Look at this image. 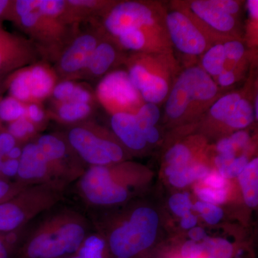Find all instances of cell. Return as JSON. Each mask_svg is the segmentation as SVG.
<instances>
[{
    "label": "cell",
    "instance_id": "6da1fadb",
    "mask_svg": "<svg viewBox=\"0 0 258 258\" xmlns=\"http://www.w3.org/2000/svg\"><path fill=\"white\" fill-rule=\"evenodd\" d=\"M52 210L18 241L17 258H62L82 248L89 238L83 214L69 208Z\"/></svg>",
    "mask_w": 258,
    "mask_h": 258
},
{
    "label": "cell",
    "instance_id": "7a4b0ae2",
    "mask_svg": "<svg viewBox=\"0 0 258 258\" xmlns=\"http://www.w3.org/2000/svg\"><path fill=\"white\" fill-rule=\"evenodd\" d=\"M66 187L60 182L29 185L0 203V234L19 233L37 217L55 208L63 199Z\"/></svg>",
    "mask_w": 258,
    "mask_h": 258
},
{
    "label": "cell",
    "instance_id": "3957f363",
    "mask_svg": "<svg viewBox=\"0 0 258 258\" xmlns=\"http://www.w3.org/2000/svg\"><path fill=\"white\" fill-rule=\"evenodd\" d=\"M217 93V83L202 68H187L171 88L166 103V114L171 119H179L191 111L192 106L209 104Z\"/></svg>",
    "mask_w": 258,
    "mask_h": 258
},
{
    "label": "cell",
    "instance_id": "277c9868",
    "mask_svg": "<svg viewBox=\"0 0 258 258\" xmlns=\"http://www.w3.org/2000/svg\"><path fill=\"white\" fill-rule=\"evenodd\" d=\"M159 217L150 208L134 210L128 220L110 233L108 244L115 258H132L150 247L157 235Z\"/></svg>",
    "mask_w": 258,
    "mask_h": 258
},
{
    "label": "cell",
    "instance_id": "5b68a950",
    "mask_svg": "<svg viewBox=\"0 0 258 258\" xmlns=\"http://www.w3.org/2000/svg\"><path fill=\"white\" fill-rule=\"evenodd\" d=\"M66 139L78 157L89 166H109L120 162L124 156L123 149L116 142L88 124L72 127Z\"/></svg>",
    "mask_w": 258,
    "mask_h": 258
},
{
    "label": "cell",
    "instance_id": "8992f818",
    "mask_svg": "<svg viewBox=\"0 0 258 258\" xmlns=\"http://www.w3.org/2000/svg\"><path fill=\"white\" fill-rule=\"evenodd\" d=\"M59 182L69 185L83 175L86 169L83 162L70 147L66 139L55 134H45L35 142Z\"/></svg>",
    "mask_w": 258,
    "mask_h": 258
},
{
    "label": "cell",
    "instance_id": "52a82bcc",
    "mask_svg": "<svg viewBox=\"0 0 258 258\" xmlns=\"http://www.w3.org/2000/svg\"><path fill=\"white\" fill-rule=\"evenodd\" d=\"M96 93L100 102L112 114L119 112L135 114L144 104L140 93L124 71L107 74L98 85Z\"/></svg>",
    "mask_w": 258,
    "mask_h": 258
},
{
    "label": "cell",
    "instance_id": "ba28073f",
    "mask_svg": "<svg viewBox=\"0 0 258 258\" xmlns=\"http://www.w3.org/2000/svg\"><path fill=\"white\" fill-rule=\"evenodd\" d=\"M77 192L89 205L105 206L123 203L128 192L112 182L108 166H89L76 181Z\"/></svg>",
    "mask_w": 258,
    "mask_h": 258
},
{
    "label": "cell",
    "instance_id": "9c48e42d",
    "mask_svg": "<svg viewBox=\"0 0 258 258\" xmlns=\"http://www.w3.org/2000/svg\"><path fill=\"white\" fill-rule=\"evenodd\" d=\"M103 26L112 37H117L130 29H142L149 32L158 30V15L152 5L141 2H122L107 13Z\"/></svg>",
    "mask_w": 258,
    "mask_h": 258
},
{
    "label": "cell",
    "instance_id": "30bf717a",
    "mask_svg": "<svg viewBox=\"0 0 258 258\" xmlns=\"http://www.w3.org/2000/svg\"><path fill=\"white\" fill-rule=\"evenodd\" d=\"M165 26L170 41L181 53L202 55L208 47L206 37L188 15L174 10L165 17Z\"/></svg>",
    "mask_w": 258,
    "mask_h": 258
},
{
    "label": "cell",
    "instance_id": "8fae6325",
    "mask_svg": "<svg viewBox=\"0 0 258 258\" xmlns=\"http://www.w3.org/2000/svg\"><path fill=\"white\" fill-rule=\"evenodd\" d=\"M22 149V155L19 159L18 181L28 185L59 182L35 142L26 144Z\"/></svg>",
    "mask_w": 258,
    "mask_h": 258
},
{
    "label": "cell",
    "instance_id": "7c38bea8",
    "mask_svg": "<svg viewBox=\"0 0 258 258\" xmlns=\"http://www.w3.org/2000/svg\"><path fill=\"white\" fill-rule=\"evenodd\" d=\"M98 42L92 34H83L76 37L61 55L59 61L61 72L69 75L83 72Z\"/></svg>",
    "mask_w": 258,
    "mask_h": 258
},
{
    "label": "cell",
    "instance_id": "4fadbf2b",
    "mask_svg": "<svg viewBox=\"0 0 258 258\" xmlns=\"http://www.w3.org/2000/svg\"><path fill=\"white\" fill-rule=\"evenodd\" d=\"M111 125L115 136L128 149L139 151L147 145L143 133L133 113L125 112L113 113Z\"/></svg>",
    "mask_w": 258,
    "mask_h": 258
},
{
    "label": "cell",
    "instance_id": "5bb4252c",
    "mask_svg": "<svg viewBox=\"0 0 258 258\" xmlns=\"http://www.w3.org/2000/svg\"><path fill=\"white\" fill-rule=\"evenodd\" d=\"M190 10L196 18L216 32L232 33L235 30V17L226 14L207 3L206 0H196L190 3Z\"/></svg>",
    "mask_w": 258,
    "mask_h": 258
},
{
    "label": "cell",
    "instance_id": "9a60e30c",
    "mask_svg": "<svg viewBox=\"0 0 258 258\" xmlns=\"http://www.w3.org/2000/svg\"><path fill=\"white\" fill-rule=\"evenodd\" d=\"M28 83L32 103L46 98L55 86V76L47 66L35 64L28 68Z\"/></svg>",
    "mask_w": 258,
    "mask_h": 258
},
{
    "label": "cell",
    "instance_id": "2e32d148",
    "mask_svg": "<svg viewBox=\"0 0 258 258\" xmlns=\"http://www.w3.org/2000/svg\"><path fill=\"white\" fill-rule=\"evenodd\" d=\"M144 62L147 70L143 86L139 93L146 103L157 105L169 96L171 91L169 81L164 76V73L148 66L145 61Z\"/></svg>",
    "mask_w": 258,
    "mask_h": 258
},
{
    "label": "cell",
    "instance_id": "e0dca14e",
    "mask_svg": "<svg viewBox=\"0 0 258 258\" xmlns=\"http://www.w3.org/2000/svg\"><path fill=\"white\" fill-rule=\"evenodd\" d=\"M116 49L111 43L108 42H98L87 67L83 72H86L93 77L103 76L111 69L116 60Z\"/></svg>",
    "mask_w": 258,
    "mask_h": 258
},
{
    "label": "cell",
    "instance_id": "ac0fdd59",
    "mask_svg": "<svg viewBox=\"0 0 258 258\" xmlns=\"http://www.w3.org/2000/svg\"><path fill=\"white\" fill-rule=\"evenodd\" d=\"M244 202L251 208L258 204V159L255 158L248 163L238 176Z\"/></svg>",
    "mask_w": 258,
    "mask_h": 258
},
{
    "label": "cell",
    "instance_id": "d6986e66",
    "mask_svg": "<svg viewBox=\"0 0 258 258\" xmlns=\"http://www.w3.org/2000/svg\"><path fill=\"white\" fill-rule=\"evenodd\" d=\"M227 59L223 44L218 43L205 51L202 59V69L211 77H217L225 70Z\"/></svg>",
    "mask_w": 258,
    "mask_h": 258
},
{
    "label": "cell",
    "instance_id": "ffe728a7",
    "mask_svg": "<svg viewBox=\"0 0 258 258\" xmlns=\"http://www.w3.org/2000/svg\"><path fill=\"white\" fill-rule=\"evenodd\" d=\"M254 118L252 104L245 98H242L237 102L234 111L223 123L230 128L242 129L250 125Z\"/></svg>",
    "mask_w": 258,
    "mask_h": 258
},
{
    "label": "cell",
    "instance_id": "44dd1931",
    "mask_svg": "<svg viewBox=\"0 0 258 258\" xmlns=\"http://www.w3.org/2000/svg\"><path fill=\"white\" fill-rule=\"evenodd\" d=\"M152 32L142 29H130L120 33L115 37L120 46L126 50L142 51L147 47L148 42L151 40Z\"/></svg>",
    "mask_w": 258,
    "mask_h": 258
},
{
    "label": "cell",
    "instance_id": "7402d4cb",
    "mask_svg": "<svg viewBox=\"0 0 258 258\" xmlns=\"http://www.w3.org/2000/svg\"><path fill=\"white\" fill-rule=\"evenodd\" d=\"M201 244L203 254L200 258H232L233 254V246L225 239L207 237Z\"/></svg>",
    "mask_w": 258,
    "mask_h": 258
},
{
    "label": "cell",
    "instance_id": "603a6c76",
    "mask_svg": "<svg viewBox=\"0 0 258 258\" xmlns=\"http://www.w3.org/2000/svg\"><path fill=\"white\" fill-rule=\"evenodd\" d=\"M242 98L240 93H228L214 102L210 109V115L214 119L223 123L235 109L237 102Z\"/></svg>",
    "mask_w": 258,
    "mask_h": 258
},
{
    "label": "cell",
    "instance_id": "cb8c5ba5",
    "mask_svg": "<svg viewBox=\"0 0 258 258\" xmlns=\"http://www.w3.org/2000/svg\"><path fill=\"white\" fill-rule=\"evenodd\" d=\"M209 171L208 168L203 164H189L181 172L169 176V182L176 187H184L194 181L203 179Z\"/></svg>",
    "mask_w": 258,
    "mask_h": 258
},
{
    "label": "cell",
    "instance_id": "d4e9b609",
    "mask_svg": "<svg viewBox=\"0 0 258 258\" xmlns=\"http://www.w3.org/2000/svg\"><path fill=\"white\" fill-rule=\"evenodd\" d=\"M91 112V105L88 103H62L59 105L57 114L62 121L75 123L84 119Z\"/></svg>",
    "mask_w": 258,
    "mask_h": 258
},
{
    "label": "cell",
    "instance_id": "484cf974",
    "mask_svg": "<svg viewBox=\"0 0 258 258\" xmlns=\"http://www.w3.org/2000/svg\"><path fill=\"white\" fill-rule=\"evenodd\" d=\"M9 91L11 96L22 103H32L28 83V68L20 70L10 80Z\"/></svg>",
    "mask_w": 258,
    "mask_h": 258
},
{
    "label": "cell",
    "instance_id": "4316f807",
    "mask_svg": "<svg viewBox=\"0 0 258 258\" xmlns=\"http://www.w3.org/2000/svg\"><path fill=\"white\" fill-rule=\"evenodd\" d=\"M26 112L25 103L13 97H7L0 101V119L2 120L11 123L22 117L26 116Z\"/></svg>",
    "mask_w": 258,
    "mask_h": 258
},
{
    "label": "cell",
    "instance_id": "83f0119b",
    "mask_svg": "<svg viewBox=\"0 0 258 258\" xmlns=\"http://www.w3.org/2000/svg\"><path fill=\"white\" fill-rule=\"evenodd\" d=\"M134 115L141 130L143 132L144 129L155 126L160 118L161 112L157 104L145 103Z\"/></svg>",
    "mask_w": 258,
    "mask_h": 258
},
{
    "label": "cell",
    "instance_id": "f1b7e54d",
    "mask_svg": "<svg viewBox=\"0 0 258 258\" xmlns=\"http://www.w3.org/2000/svg\"><path fill=\"white\" fill-rule=\"evenodd\" d=\"M37 8L44 16L59 19L69 9V5L63 0H37Z\"/></svg>",
    "mask_w": 258,
    "mask_h": 258
},
{
    "label": "cell",
    "instance_id": "f546056e",
    "mask_svg": "<svg viewBox=\"0 0 258 258\" xmlns=\"http://www.w3.org/2000/svg\"><path fill=\"white\" fill-rule=\"evenodd\" d=\"M192 209L200 212L204 220L210 225L218 223L223 217V211L221 208L205 202H198L193 205Z\"/></svg>",
    "mask_w": 258,
    "mask_h": 258
},
{
    "label": "cell",
    "instance_id": "4dcf8cb0",
    "mask_svg": "<svg viewBox=\"0 0 258 258\" xmlns=\"http://www.w3.org/2000/svg\"><path fill=\"white\" fill-rule=\"evenodd\" d=\"M191 154L184 144H176L166 154V161L169 165H184L189 164Z\"/></svg>",
    "mask_w": 258,
    "mask_h": 258
},
{
    "label": "cell",
    "instance_id": "1f68e13d",
    "mask_svg": "<svg viewBox=\"0 0 258 258\" xmlns=\"http://www.w3.org/2000/svg\"><path fill=\"white\" fill-rule=\"evenodd\" d=\"M35 132V125L27 118L22 117L19 119L11 122L8 127V132L15 139H23L28 136L32 135Z\"/></svg>",
    "mask_w": 258,
    "mask_h": 258
},
{
    "label": "cell",
    "instance_id": "d6a6232c",
    "mask_svg": "<svg viewBox=\"0 0 258 258\" xmlns=\"http://www.w3.org/2000/svg\"><path fill=\"white\" fill-rule=\"evenodd\" d=\"M196 193L202 202L219 205L223 203L227 199V189H213V188L200 187L197 188Z\"/></svg>",
    "mask_w": 258,
    "mask_h": 258
},
{
    "label": "cell",
    "instance_id": "836d02e7",
    "mask_svg": "<svg viewBox=\"0 0 258 258\" xmlns=\"http://www.w3.org/2000/svg\"><path fill=\"white\" fill-rule=\"evenodd\" d=\"M169 207L175 215L182 217L191 212L192 204L186 194L178 193L173 195L169 201Z\"/></svg>",
    "mask_w": 258,
    "mask_h": 258
},
{
    "label": "cell",
    "instance_id": "e575fe53",
    "mask_svg": "<svg viewBox=\"0 0 258 258\" xmlns=\"http://www.w3.org/2000/svg\"><path fill=\"white\" fill-rule=\"evenodd\" d=\"M28 186L29 185L20 182L18 180L13 181L0 177V203L13 198Z\"/></svg>",
    "mask_w": 258,
    "mask_h": 258
},
{
    "label": "cell",
    "instance_id": "d590c367",
    "mask_svg": "<svg viewBox=\"0 0 258 258\" xmlns=\"http://www.w3.org/2000/svg\"><path fill=\"white\" fill-rule=\"evenodd\" d=\"M224 50L227 61H231L236 64L243 57L245 48L243 43L239 40H232L223 44Z\"/></svg>",
    "mask_w": 258,
    "mask_h": 258
},
{
    "label": "cell",
    "instance_id": "8d00e7d4",
    "mask_svg": "<svg viewBox=\"0 0 258 258\" xmlns=\"http://www.w3.org/2000/svg\"><path fill=\"white\" fill-rule=\"evenodd\" d=\"M76 84L71 81H64L55 85L52 92L53 98L59 103H66L69 101V98L72 96L74 93Z\"/></svg>",
    "mask_w": 258,
    "mask_h": 258
},
{
    "label": "cell",
    "instance_id": "74e56055",
    "mask_svg": "<svg viewBox=\"0 0 258 258\" xmlns=\"http://www.w3.org/2000/svg\"><path fill=\"white\" fill-rule=\"evenodd\" d=\"M206 2L212 8L233 17L238 14L240 10V3L234 0H206Z\"/></svg>",
    "mask_w": 258,
    "mask_h": 258
},
{
    "label": "cell",
    "instance_id": "f35d334b",
    "mask_svg": "<svg viewBox=\"0 0 258 258\" xmlns=\"http://www.w3.org/2000/svg\"><path fill=\"white\" fill-rule=\"evenodd\" d=\"M18 239L14 235L0 234V258H12L15 253Z\"/></svg>",
    "mask_w": 258,
    "mask_h": 258
},
{
    "label": "cell",
    "instance_id": "ab89813d",
    "mask_svg": "<svg viewBox=\"0 0 258 258\" xmlns=\"http://www.w3.org/2000/svg\"><path fill=\"white\" fill-rule=\"evenodd\" d=\"M203 254V247L201 242L193 240L186 241L181 249L182 258H200Z\"/></svg>",
    "mask_w": 258,
    "mask_h": 258
},
{
    "label": "cell",
    "instance_id": "60d3db41",
    "mask_svg": "<svg viewBox=\"0 0 258 258\" xmlns=\"http://www.w3.org/2000/svg\"><path fill=\"white\" fill-rule=\"evenodd\" d=\"M203 180L208 187L213 189H223L227 186V179L218 171H209Z\"/></svg>",
    "mask_w": 258,
    "mask_h": 258
},
{
    "label": "cell",
    "instance_id": "b9f144b4",
    "mask_svg": "<svg viewBox=\"0 0 258 258\" xmlns=\"http://www.w3.org/2000/svg\"><path fill=\"white\" fill-rule=\"evenodd\" d=\"M19 169V160L16 159H8L3 161L2 164L0 176L2 178L8 179L10 177H14L18 176Z\"/></svg>",
    "mask_w": 258,
    "mask_h": 258
},
{
    "label": "cell",
    "instance_id": "7bdbcfd3",
    "mask_svg": "<svg viewBox=\"0 0 258 258\" xmlns=\"http://www.w3.org/2000/svg\"><path fill=\"white\" fill-rule=\"evenodd\" d=\"M249 161L245 156H241V157L235 158L233 161L229 169L228 174H227V179L236 177L240 175L244 168L248 164Z\"/></svg>",
    "mask_w": 258,
    "mask_h": 258
},
{
    "label": "cell",
    "instance_id": "ee69618b",
    "mask_svg": "<svg viewBox=\"0 0 258 258\" xmlns=\"http://www.w3.org/2000/svg\"><path fill=\"white\" fill-rule=\"evenodd\" d=\"M91 101V94L87 89L79 85H76L72 96L66 103H88Z\"/></svg>",
    "mask_w": 258,
    "mask_h": 258
},
{
    "label": "cell",
    "instance_id": "f6af8a7d",
    "mask_svg": "<svg viewBox=\"0 0 258 258\" xmlns=\"http://www.w3.org/2000/svg\"><path fill=\"white\" fill-rule=\"evenodd\" d=\"M16 147V139L9 132L0 134V157H4L12 149Z\"/></svg>",
    "mask_w": 258,
    "mask_h": 258
},
{
    "label": "cell",
    "instance_id": "bcb514c9",
    "mask_svg": "<svg viewBox=\"0 0 258 258\" xmlns=\"http://www.w3.org/2000/svg\"><path fill=\"white\" fill-rule=\"evenodd\" d=\"M26 111L27 118L34 124L41 123L45 118V113L36 103H29Z\"/></svg>",
    "mask_w": 258,
    "mask_h": 258
},
{
    "label": "cell",
    "instance_id": "7dc6e473",
    "mask_svg": "<svg viewBox=\"0 0 258 258\" xmlns=\"http://www.w3.org/2000/svg\"><path fill=\"white\" fill-rule=\"evenodd\" d=\"M230 139L237 150L238 148H244L248 144L249 136L247 132H244V131H239V132L232 134L230 137Z\"/></svg>",
    "mask_w": 258,
    "mask_h": 258
},
{
    "label": "cell",
    "instance_id": "c3c4849f",
    "mask_svg": "<svg viewBox=\"0 0 258 258\" xmlns=\"http://www.w3.org/2000/svg\"><path fill=\"white\" fill-rule=\"evenodd\" d=\"M217 83L222 87L232 86L236 81L235 73L232 70L225 69L221 74L217 77Z\"/></svg>",
    "mask_w": 258,
    "mask_h": 258
},
{
    "label": "cell",
    "instance_id": "681fc988",
    "mask_svg": "<svg viewBox=\"0 0 258 258\" xmlns=\"http://www.w3.org/2000/svg\"><path fill=\"white\" fill-rule=\"evenodd\" d=\"M217 150L220 154H235L236 149L231 142L230 138L221 139L217 144Z\"/></svg>",
    "mask_w": 258,
    "mask_h": 258
},
{
    "label": "cell",
    "instance_id": "f907efd6",
    "mask_svg": "<svg viewBox=\"0 0 258 258\" xmlns=\"http://www.w3.org/2000/svg\"><path fill=\"white\" fill-rule=\"evenodd\" d=\"M142 133H143L144 138L147 143L154 144L159 140V131L155 126H151L144 129Z\"/></svg>",
    "mask_w": 258,
    "mask_h": 258
},
{
    "label": "cell",
    "instance_id": "816d5d0a",
    "mask_svg": "<svg viewBox=\"0 0 258 258\" xmlns=\"http://www.w3.org/2000/svg\"><path fill=\"white\" fill-rule=\"evenodd\" d=\"M198 222V218L191 212L181 217V226L184 229H191L195 227Z\"/></svg>",
    "mask_w": 258,
    "mask_h": 258
},
{
    "label": "cell",
    "instance_id": "f5cc1de1",
    "mask_svg": "<svg viewBox=\"0 0 258 258\" xmlns=\"http://www.w3.org/2000/svg\"><path fill=\"white\" fill-rule=\"evenodd\" d=\"M189 236L191 240L195 241V242H200L203 241L208 237L206 232L201 227H193L189 232Z\"/></svg>",
    "mask_w": 258,
    "mask_h": 258
},
{
    "label": "cell",
    "instance_id": "db71d44e",
    "mask_svg": "<svg viewBox=\"0 0 258 258\" xmlns=\"http://www.w3.org/2000/svg\"><path fill=\"white\" fill-rule=\"evenodd\" d=\"M249 16L257 21L258 18V1L257 0H249L247 3Z\"/></svg>",
    "mask_w": 258,
    "mask_h": 258
},
{
    "label": "cell",
    "instance_id": "11a10c76",
    "mask_svg": "<svg viewBox=\"0 0 258 258\" xmlns=\"http://www.w3.org/2000/svg\"><path fill=\"white\" fill-rule=\"evenodd\" d=\"M22 151H23V149H20V147H15L7 154L6 157H8V159L19 160L22 155Z\"/></svg>",
    "mask_w": 258,
    "mask_h": 258
},
{
    "label": "cell",
    "instance_id": "9f6ffc18",
    "mask_svg": "<svg viewBox=\"0 0 258 258\" xmlns=\"http://www.w3.org/2000/svg\"><path fill=\"white\" fill-rule=\"evenodd\" d=\"M10 2L7 0H0V16L6 11L10 6Z\"/></svg>",
    "mask_w": 258,
    "mask_h": 258
},
{
    "label": "cell",
    "instance_id": "6f0895ef",
    "mask_svg": "<svg viewBox=\"0 0 258 258\" xmlns=\"http://www.w3.org/2000/svg\"><path fill=\"white\" fill-rule=\"evenodd\" d=\"M253 111L254 113V118H256V120H257L258 118V96L257 94L256 95L255 98H254V105H253Z\"/></svg>",
    "mask_w": 258,
    "mask_h": 258
},
{
    "label": "cell",
    "instance_id": "680465c9",
    "mask_svg": "<svg viewBox=\"0 0 258 258\" xmlns=\"http://www.w3.org/2000/svg\"><path fill=\"white\" fill-rule=\"evenodd\" d=\"M62 258H85L83 254L81 252H77V253L73 254V255L69 256V257H62Z\"/></svg>",
    "mask_w": 258,
    "mask_h": 258
},
{
    "label": "cell",
    "instance_id": "91938a15",
    "mask_svg": "<svg viewBox=\"0 0 258 258\" xmlns=\"http://www.w3.org/2000/svg\"><path fill=\"white\" fill-rule=\"evenodd\" d=\"M3 157H0V171H1V167H2V164H3Z\"/></svg>",
    "mask_w": 258,
    "mask_h": 258
}]
</instances>
